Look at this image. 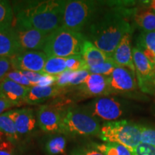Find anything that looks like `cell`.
Masks as SVG:
<instances>
[{
    "label": "cell",
    "mask_w": 155,
    "mask_h": 155,
    "mask_svg": "<svg viewBox=\"0 0 155 155\" xmlns=\"http://www.w3.org/2000/svg\"><path fill=\"white\" fill-rule=\"evenodd\" d=\"M65 1H28L15 7L12 27L34 29L50 34L63 27Z\"/></svg>",
    "instance_id": "6da1fadb"
},
{
    "label": "cell",
    "mask_w": 155,
    "mask_h": 155,
    "mask_svg": "<svg viewBox=\"0 0 155 155\" xmlns=\"http://www.w3.org/2000/svg\"><path fill=\"white\" fill-rule=\"evenodd\" d=\"M128 33H131V26L127 12L115 9L95 19L85 37L108 57H112L121 39Z\"/></svg>",
    "instance_id": "7a4b0ae2"
},
{
    "label": "cell",
    "mask_w": 155,
    "mask_h": 155,
    "mask_svg": "<svg viewBox=\"0 0 155 155\" xmlns=\"http://www.w3.org/2000/svg\"><path fill=\"white\" fill-rule=\"evenodd\" d=\"M61 116L60 133L84 137L97 136L101 126L84 106L71 105L60 111Z\"/></svg>",
    "instance_id": "3957f363"
},
{
    "label": "cell",
    "mask_w": 155,
    "mask_h": 155,
    "mask_svg": "<svg viewBox=\"0 0 155 155\" xmlns=\"http://www.w3.org/2000/svg\"><path fill=\"white\" fill-rule=\"evenodd\" d=\"M86 37L81 32L62 27L50 32L46 38L42 51L49 57L68 58L81 55Z\"/></svg>",
    "instance_id": "277c9868"
},
{
    "label": "cell",
    "mask_w": 155,
    "mask_h": 155,
    "mask_svg": "<svg viewBox=\"0 0 155 155\" xmlns=\"http://www.w3.org/2000/svg\"><path fill=\"white\" fill-rule=\"evenodd\" d=\"M98 137L105 142L121 144L131 151L141 143L139 124L128 120L107 121L103 124Z\"/></svg>",
    "instance_id": "5b68a950"
},
{
    "label": "cell",
    "mask_w": 155,
    "mask_h": 155,
    "mask_svg": "<svg viewBox=\"0 0 155 155\" xmlns=\"http://www.w3.org/2000/svg\"><path fill=\"white\" fill-rule=\"evenodd\" d=\"M99 4L95 1H65L63 28L81 32L96 19Z\"/></svg>",
    "instance_id": "8992f818"
},
{
    "label": "cell",
    "mask_w": 155,
    "mask_h": 155,
    "mask_svg": "<svg viewBox=\"0 0 155 155\" xmlns=\"http://www.w3.org/2000/svg\"><path fill=\"white\" fill-rule=\"evenodd\" d=\"M84 107L90 114L99 121H118L128 112L129 106L127 103L111 95L94 98Z\"/></svg>",
    "instance_id": "52a82bcc"
},
{
    "label": "cell",
    "mask_w": 155,
    "mask_h": 155,
    "mask_svg": "<svg viewBox=\"0 0 155 155\" xmlns=\"http://www.w3.org/2000/svg\"><path fill=\"white\" fill-rule=\"evenodd\" d=\"M135 73L141 93L155 96V66L137 47L132 49Z\"/></svg>",
    "instance_id": "ba28073f"
},
{
    "label": "cell",
    "mask_w": 155,
    "mask_h": 155,
    "mask_svg": "<svg viewBox=\"0 0 155 155\" xmlns=\"http://www.w3.org/2000/svg\"><path fill=\"white\" fill-rule=\"evenodd\" d=\"M139 89L136 73L127 68L118 65L109 76V95H125L137 98Z\"/></svg>",
    "instance_id": "9c48e42d"
},
{
    "label": "cell",
    "mask_w": 155,
    "mask_h": 155,
    "mask_svg": "<svg viewBox=\"0 0 155 155\" xmlns=\"http://www.w3.org/2000/svg\"><path fill=\"white\" fill-rule=\"evenodd\" d=\"M13 69L43 73L48 56L43 51L27 50L9 58Z\"/></svg>",
    "instance_id": "30bf717a"
},
{
    "label": "cell",
    "mask_w": 155,
    "mask_h": 155,
    "mask_svg": "<svg viewBox=\"0 0 155 155\" xmlns=\"http://www.w3.org/2000/svg\"><path fill=\"white\" fill-rule=\"evenodd\" d=\"M77 89L79 96L84 98L109 96V76L90 73Z\"/></svg>",
    "instance_id": "8fae6325"
},
{
    "label": "cell",
    "mask_w": 155,
    "mask_h": 155,
    "mask_svg": "<svg viewBox=\"0 0 155 155\" xmlns=\"http://www.w3.org/2000/svg\"><path fill=\"white\" fill-rule=\"evenodd\" d=\"M13 33L23 51H42L46 38L49 34L34 29H24L12 27Z\"/></svg>",
    "instance_id": "7c38bea8"
},
{
    "label": "cell",
    "mask_w": 155,
    "mask_h": 155,
    "mask_svg": "<svg viewBox=\"0 0 155 155\" xmlns=\"http://www.w3.org/2000/svg\"><path fill=\"white\" fill-rule=\"evenodd\" d=\"M37 120L39 127L44 132L60 133L61 131V112L50 104L39 107L37 112Z\"/></svg>",
    "instance_id": "4fadbf2b"
},
{
    "label": "cell",
    "mask_w": 155,
    "mask_h": 155,
    "mask_svg": "<svg viewBox=\"0 0 155 155\" xmlns=\"http://www.w3.org/2000/svg\"><path fill=\"white\" fill-rule=\"evenodd\" d=\"M15 123L19 135H25L30 133L36 127L37 120L32 108H23L10 110L6 112Z\"/></svg>",
    "instance_id": "5bb4252c"
},
{
    "label": "cell",
    "mask_w": 155,
    "mask_h": 155,
    "mask_svg": "<svg viewBox=\"0 0 155 155\" xmlns=\"http://www.w3.org/2000/svg\"><path fill=\"white\" fill-rule=\"evenodd\" d=\"M67 88H60L55 85L53 86L42 87L39 86L30 87L25 98V104L38 105L52 98L61 97L67 92Z\"/></svg>",
    "instance_id": "9a60e30c"
},
{
    "label": "cell",
    "mask_w": 155,
    "mask_h": 155,
    "mask_svg": "<svg viewBox=\"0 0 155 155\" xmlns=\"http://www.w3.org/2000/svg\"><path fill=\"white\" fill-rule=\"evenodd\" d=\"M30 88V87L22 86L5 78L0 83V96L19 106L25 104V98Z\"/></svg>",
    "instance_id": "2e32d148"
},
{
    "label": "cell",
    "mask_w": 155,
    "mask_h": 155,
    "mask_svg": "<svg viewBox=\"0 0 155 155\" xmlns=\"http://www.w3.org/2000/svg\"><path fill=\"white\" fill-rule=\"evenodd\" d=\"M111 58L117 65L127 68L135 73L133 53L131 47V33L125 35L121 39Z\"/></svg>",
    "instance_id": "e0dca14e"
},
{
    "label": "cell",
    "mask_w": 155,
    "mask_h": 155,
    "mask_svg": "<svg viewBox=\"0 0 155 155\" xmlns=\"http://www.w3.org/2000/svg\"><path fill=\"white\" fill-rule=\"evenodd\" d=\"M23 52L13 33L12 28L0 30V57L10 58Z\"/></svg>",
    "instance_id": "ac0fdd59"
},
{
    "label": "cell",
    "mask_w": 155,
    "mask_h": 155,
    "mask_svg": "<svg viewBox=\"0 0 155 155\" xmlns=\"http://www.w3.org/2000/svg\"><path fill=\"white\" fill-rule=\"evenodd\" d=\"M81 55L85 62V70L96 65L104 63L108 60V56L105 53L98 49L96 45L88 40H85L83 45Z\"/></svg>",
    "instance_id": "d6986e66"
},
{
    "label": "cell",
    "mask_w": 155,
    "mask_h": 155,
    "mask_svg": "<svg viewBox=\"0 0 155 155\" xmlns=\"http://www.w3.org/2000/svg\"><path fill=\"white\" fill-rule=\"evenodd\" d=\"M148 61L155 66V31L141 32L137 38V46Z\"/></svg>",
    "instance_id": "ffe728a7"
},
{
    "label": "cell",
    "mask_w": 155,
    "mask_h": 155,
    "mask_svg": "<svg viewBox=\"0 0 155 155\" xmlns=\"http://www.w3.org/2000/svg\"><path fill=\"white\" fill-rule=\"evenodd\" d=\"M135 22L141 30V32L155 31V7L151 10H146L137 13Z\"/></svg>",
    "instance_id": "44dd1931"
},
{
    "label": "cell",
    "mask_w": 155,
    "mask_h": 155,
    "mask_svg": "<svg viewBox=\"0 0 155 155\" xmlns=\"http://www.w3.org/2000/svg\"><path fill=\"white\" fill-rule=\"evenodd\" d=\"M15 21L14 9L7 1L0 0V30L12 28Z\"/></svg>",
    "instance_id": "7402d4cb"
},
{
    "label": "cell",
    "mask_w": 155,
    "mask_h": 155,
    "mask_svg": "<svg viewBox=\"0 0 155 155\" xmlns=\"http://www.w3.org/2000/svg\"><path fill=\"white\" fill-rule=\"evenodd\" d=\"M92 145L104 155H133L129 149L119 143L105 142Z\"/></svg>",
    "instance_id": "603a6c76"
},
{
    "label": "cell",
    "mask_w": 155,
    "mask_h": 155,
    "mask_svg": "<svg viewBox=\"0 0 155 155\" xmlns=\"http://www.w3.org/2000/svg\"><path fill=\"white\" fill-rule=\"evenodd\" d=\"M67 58L48 57L47 61L43 70L44 73L58 75L67 70L66 66Z\"/></svg>",
    "instance_id": "cb8c5ba5"
},
{
    "label": "cell",
    "mask_w": 155,
    "mask_h": 155,
    "mask_svg": "<svg viewBox=\"0 0 155 155\" xmlns=\"http://www.w3.org/2000/svg\"><path fill=\"white\" fill-rule=\"evenodd\" d=\"M0 131L2 132L9 141H17L19 138L15 123L7 113L0 115Z\"/></svg>",
    "instance_id": "d4e9b609"
},
{
    "label": "cell",
    "mask_w": 155,
    "mask_h": 155,
    "mask_svg": "<svg viewBox=\"0 0 155 155\" xmlns=\"http://www.w3.org/2000/svg\"><path fill=\"white\" fill-rule=\"evenodd\" d=\"M66 139L63 136H55L46 143L45 149L50 155L64 154L65 155Z\"/></svg>",
    "instance_id": "484cf974"
},
{
    "label": "cell",
    "mask_w": 155,
    "mask_h": 155,
    "mask_svg": "<svg viewBox=\"0 0 155 155\" xmlns=\"http://www.w3.org/2000/svg\"><path fill=\"white\" fill-rule=\"evenodd\" d=\"M118 65L114 61L113 58L110 57L104 63L91 68H88L86 69V71H88L91 74H98L105 75V76H110L111 73H113L114 69Z\"/></svg>",
    "instance_id": "4316f807"
},
{
    "label": "cell",
    "mask_w": 155,
    "mask_h": 155,
    "mask_svg": "<svg viewBox=\"0 0 155 155\" xmlns=\"http://www.w3.org/2000/svg\"><path fill=\"white\" fill-rule=\"evenodd\" d=\"M141 142L155 147V127L152 126L139 124Z\"/></svg>",
    "instance_id": "83f0119b"
},
{
    "label": "cell",
    "mask_w": 155,
    "mask_h": 155,
    "mask_svg": "<svg viewBox=\"0 0 155 155\" xmlns=\"http://www.w3.org/2000/svg\"><path fill=\"white\" fill-rule=\"evenodd\" d=\"M66 66L67 70L78 71L81 70H85L86 65H85V62L83 61L82 55H76L67 58Z\"/></svg>",
    "instance_id": "f1b7e54d"
},
{
    "label": "cell",
    "mask_w": 155,
    "mask_h": 155,
    "mask_svg": "<svg viewBox=\"0 0 155 155\" xmlns=\"http://www.w3.org/2000/svg\"><path fill=\"white\" fill-rule=\"evenodd\" d=\"M6 78L11 80L14 82L18 83L19 85L25 86L27 87H32V85L30 81L28 80L26 77L22 74V73L18 70H12L6 76Z\"/></svg>",
    "instance_id": "f546056e"
},
{
    "label": "cell",
    "mask_w": 155,
    "mask_h": 155,
    "mask_svg": "<svg viewBox=\"0 0 155 155\" xmlns=\"http://www.w3.org/2000/svg\"><path fill=\"white\" fill-rule=\"evenodd\" d=\"M74 71L66 70L61 74L56 75L57 76V82L56 86L60 88H67L70 86V83L72 80Z\"/></svg>",
    "instance_id": "4dcf8cb0"
},
{
    "label": "cell",
    "mask_w": 155,
    "mask_h": 155,
    "mask_svg": "<svg viewBox=\"0 0 155 155\" xmlns=\"http://www.w3.org/2000/svg\"><path fill=\"white\" fill-rule=\"evenodd\" d=\"M13 70L10 59L9 58L0 57V83L6 78V76Z\"/></svg>",
    "instance_id": "1f68e13d"
},
{
    "label": "cell",
    "mask_w": 155,
    "mask_h": 155,
    "mask_svg": "<svg viewBox=\"0 0 155 155\" xmlns=\"http://www.w3.org/2000/svg\"><path fill=\"white\" fill-rule=\"evenodd\" d=\"M90 73L86 70L74 71L73 78L70 83V86H79L86 81Z\"/></svg>",
    "instance_id": "d6a6232c"
},
{
    "label": "cell",
    "mask_w": 155,
    "mask_h": 155,
    "mask_svg": "<svg viewBox=\"0 0 155 155\" xmlns=\"http://www.w3.org/2000/svg\"><path fill=\"white\" fill-rule=\"evenodd\" d=\"M131 152L133 155H155V147L141 142Z\"/></svg>",
    "instance_id": "836d02e7"
},
{
    "label": "cell",
    "mask_w": 155,
    "mask_h": 155,
    "mask_svg": "<svg viewBox=\"0 0 155 155\" xmlns=\"http://www.w3.org/2000/svg\"><path fill=\"white\" fill-rule=\"evenodd\" d=\"M71 155H104L101 152L96 150L93 145L87 147H78L73 150L71 153Z\"/></svg>",
    "instance_id": "e575fe53"
},
{
    "label": "cell",
    "mask_w": 155,
    "mask_h": 155,
    "mask_svg": "<svg viewBox=\"0 0 155 155\" xmlns=\"http://www.w3.org/2000/svg\"><path fill=\"white\" fill-rule=\"evenodd\" d=\"M57 82V76L47 74V73H42L40 81H39L38 86L42 87H48V86H53L56 85Z\"/></svg>",
    "instance_id": "d590c367"
},
{
    "label": "cell",
    "mask_w": 155,
    "mask_h": 155,
    "mask_svg": "<svg viewBox=\"0 0 155 155\" xmlns=\"http://www.w3.org/2000/svg\"><path fill=\"white\" fill-rule=\"evenodd\" d=\"M22 74L28 78V80L30 81L32 86H38L39 81H40V78H41L42 73H36L32 72V71H22Z\"/></svg>",
    "instance_id": "8d00e7d4"
},
{
    "label": "cell",
    "mask_w": 155,
    "mask_h": 155,
    "mask_svg": "<svg viewBox=\"0 0 155 155\" xmlns=\"http://www.w3.org/2000/svg\"><path fill=\"white\" fill-rule=\"evenodd\" d=\"M13 146L9 141L0 143V155H14Z\"/></svg>",
    "instance_id": "74e56055"
},
{
    "label": "cell",
    "mask_w": 155,
    "mask_h": 155,
    "mask_svg": "<svg viewBox=\"0 0 155 155\" xmlns=\"http://www.w3.org/2000/svg\"><path fill=\"white\" fill-rule=\"evenodd\" d=\"M14 106H17L13 103L5 99V98H0V115L3 114V112L7 111L8 109H10L11 108L14 107Z\"/></svg>",
    "instance_id": "f35d334b"
},
{
    "label": "cell",
    "mask_w": 155,
    "mask_h": 155,
    "mask_svg": "<svg viewBox=\"0 0 155 155\" xmlns=\"http://www.w3.org/2000/svg\"><path fill=\"white\" fill-rule=\"evenodd\" d=\"M4 137H5V134H4L2 132H1V131H0V143L2 142L3 141L2 140H3Z\"/></svg>",
    "instance_id": "ab89813d"
},
{
    "label": "cell",
    "mask_w": 155,
    "mask_h": 155,
    "mask_svg": "<svg viewBox=\"0 0 155 155\" xmlns=\"http://www.w3.org/2000/svg\"><path fill=\"white\" fill-rule=\"evenodd\" d=\"M153 113H154V115L155 116V104L153 106Z\"/></svg>",
    "instance_id": "60d3db41"
},
{
    "label": "cell",
    "mask_w": 155,
    "mask_h": 155,
    "mask_svg": "<svg viewBox=\"0 0 155 155\" xmlns=\"http://www.w3.org/2000/svg\"><path fill=\"white\" fill-rule=\"evenodd\" d=\"M0 98H1V96H0Z\"/></svg>",
    "instance_id": "b9f144b4"
},
{
    "label": "cell",
    "mask_w": 155,
    "mask_h": 155,
    "mask_svg": "<svg viewBox=\"0 0 155 155\" xmlns=\"http://www.w3.org/2000/svg\"></svg>",
    "instance_id": "7bdbcfd3"
}]
</instances>
